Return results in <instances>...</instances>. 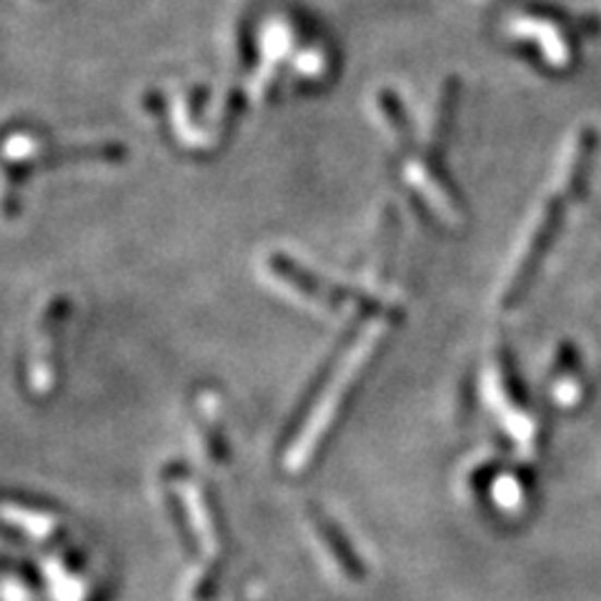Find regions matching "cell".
Returning a JSON list of instances; mask_svg holds the SVG:
<instances>
[{"mask_svg":"<svg viewBox=\"0 0 601 601\" xmlns=\"http://www.w3.org/2000/svg\"><path fill=\"white\" fill-rule=\"evenodd\" d=\"M562 218H564V206H562V201L554 199L544 208V214H541L537 228L529 236L527 251H524L519 266H516L514 276H512L509 289H506V293H504L506 303H516V299H519V296H524V291H527V286L531 284V278H534V274H537L539 261L546 256L549 245H552V241H554Z\"/></svg>","mask_w":601,"mask_h":601,"instance_id":"6da1fadb","label":"cell"}]
</instances>
